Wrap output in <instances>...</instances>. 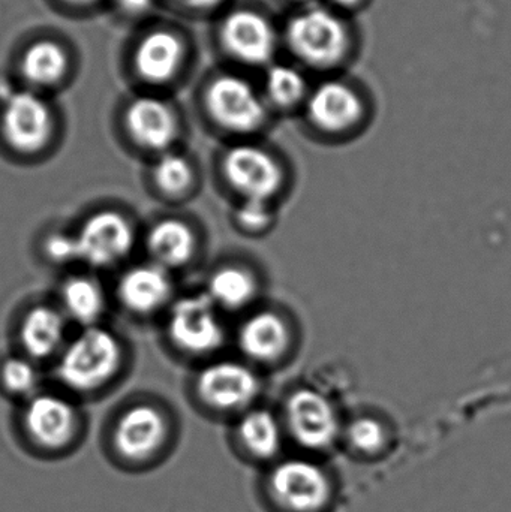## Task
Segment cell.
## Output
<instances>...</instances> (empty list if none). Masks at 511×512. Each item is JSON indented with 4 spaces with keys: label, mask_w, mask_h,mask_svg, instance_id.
I'll list each match as a JSON object with an SVG mask.
<instances>
[{
    "label": "cell",
    "mask_w": 511,
    "mask_h": 512,
    "mask_svg": "<svg viewBox=\"0 0 511 512\" xmlns=\"http://www.w3.org/2000/svg\"><path fill=\"white\" fill-rule=\"evenodd\" d=\"M204 110L210 122L233 137H251L266 126L269 105L263 93L240 75L216 77L204 93Z\"/></svg>",
    "instance_id": "cell-9"
},
{
    "label": "cell",
    "mask_w": 511,
    "mask_h": 512,
    "mask_svg": "<svg viewBox=\"0 0 511 512\" xmlns=\"http://www.w3.org/2000/svg\"><path fill=\"white\" fill-rule=\"evenodd\" d=\"M14 424L21 447L42 460L65 459L86 438L87 421L81 402L59 388H42L17 405Z\"/></svg>",
    "instance_id": "cell-3"
},
{
    "label": "cell",
    "mask_w": 511,
    "mask_h": 512,
    "mask_svg": "<svg viewBox=\"0 0 511 512\" xmlns=\"http://www.w3.org/2000/svg\"><path fill=\"white\" fill-rule=\"evenodd\" d=\"M309 92L308 81L297 66L275 62L267 66L261 93L269 108L294 110L305 105Z\"/></svg>",
    "instance_id": "cell-25"
},
{
    "label": "cell",
    "mask_w": 511,
    "mask_h": 512,
    "mask_svg": "<svg viewBox=\"0 0 511 512\" xmlns=\"http://www.w3.org/2000/svg\"><path fill=\"white\" fill-rule=\"evenodd\" d=\"M219 174L239 201L272 204L285 186L281 162L269 150L248 141L233 144L222 153Z\"/></svg>",
    "instance_id": "cell-10"
},
{
    "label": "cell",
    "mask_w": 511,
    "mask_h": 512,
    "mask_svg": "<svg viewBox=\"0 0 511 512\" xmlns=\"http://www.w3.org/2000/svg\"><path fill=\"white\" fill-rule=\"evenodd\" d=\"M68 2H72V3H90V2H93V0H68Z\"/></svg>",
    "instance_id": "cell-34"
},
{
    "label": "cell",
    "mask_w": 511,
    "mask_h": 512,
    "mask_svg": "<svg viewBox=\"0 0 511 512\" xmlns=\"http://www.w3.org/2000/svg\"><path fill=\"white\" fill-rule=\"evenodd\" d=\"M140 243L146 259L173 274L186 270L198 258L201 249L197 228L179 215L153 219L141 233Z\"/></svg>",
    "instance_id": "cell-18"
},
{
    "label": "cell",
    "mask_w": 511,
    "mask_h": 512,
    "mask_svg": "<svg viewBox=\"0 0 511 512\" xmlns=\"http://www.w3.org/2000/svg\"><path fill=\"white\" fill-rule=\"evenodd\" d=\"M365 2L366 0H332L333 5L341 9H348V11L360 8Z\"/></svg>",
    "instance_id": "cell-33"
},
{
    "label": "cell",
    "mask_w": 511,
    "mask_h": 512,
    "mask_svg": "<svg viewBox=\"0 0 511 512\" xmlns=\"http://www.w3.org/2000/svg\"><path fill=\"white\" fill-rule=\"evenodd\" d=\"M267 495L282 512H323L332 504V478L312 460L288 459L270 472Z\"/></svg>",
    "instance_id": "cell-11"
},
{
    "label": "cell",
    "mask_w": 511,
    "mask_h": 512,
    "mask_svg": "<svg viewBox=\"0 0 511 512\" xmlns=\"http://www.w3.org/2000/svg\"><path fill=\"white\" fill-rule=\"evenodd\" d=\"M176 442V415L167 403L149 396L122 403L102 435L108 460L126 472L156 468L168 459Z\"/></svg>",
    "instance_id": "cell-1"
},
{
    "label": "cell",
    "mask_w": 511,
    "mask_h": 512,
    "mask_svg": "<svg viewBox=\"0 0 511 512\" xmlns=\"http://www.w3.org/2000/svg\"><path fill=\"white\" fill-rule=\"evenodd\" d=\"M129 363L128 345L114 328L102 324L78 328L51 364L59 390L83 400L114 387Z\"/></svg>",
    "instance_id": "cell-2"
},
{
    "label": "cell",
    "mask_w": 511,
    "mask_h": 512,
    "mask_svg": "<svg viewBox=\"0 0 511 512\" xmlns=\"http://www.w3.org/2000/svg\"><path fill=\"white\" fill-rule=\"evenodd\" d=\"M185 50L182 41L167 30H156L141 39L134 62L138 74L149 83L171 80L182 65Z\"/></svg>",
    "instance_id": "cell-24"
},
{
    "label": "cell",
    "mask_w": 511,
    "mask_h": 512,
    "mask_svg": "<svg viewBox=\"0 0 511 512\" xmlns=\"http://www.w3.org/2000/svg\"><path fill=\"white\" fill-rule=\"evenodd\" d=\"M234 225L243 234H263L272 227V204L261 201H239V206L234 210Z\"/></svg>",
    "instance_id": "cell-30"
},
{
    "label": "cell",
    "mask_w": 511,
    "mask_h": 512,
    "mask_svg": "<svg viewBox=\"0 0 511 512\" xmlns=\"http://www.w3.org/2000/svg\"><path fill=\"white\" fill-rule=\"evenodd\" d=\"M293 345L287 319L275 310H257L243 319L237 330V346L246 360L261 366L278 363Z\"/></svg>",
    "instance_id": "cell-19"
},
{
    "label": "cell",
    "mask_w": 511,
    "mask_h": 512,
    "mask_svg": "<svg viewBox=\"0 0 511 512\" xmlns=\"http://www.w3.org/2000/svg\"><path fill=\"white\" fill-rule=\"evenodd\" d=\"M74 234L80 265L93 273L125 267L141 237L128 212L107 206L87 213Z\"/></svg>",
    "instance_id": "cell-6"
},
{
    "label": "cell",
    "mask_w": 511,
    "mask_h": 512,
    "mask_svg": "<svg viewBox=\"0 0 511 512\" xmlns=\"http://www.w3.org/2000/svg\"><path fill=\"white\" fill-rule=\"evenodd\" d=\"M176 297L174 274L149 259L126 264L113 286L117 306L140 321L162 318Z\"/></svg>",
    "instance_id": "cell-12"
},
{
    "label": "cell",
    "mask_w": 511,
    "mask_h": 512,
    "mask_svg": "<svg viewBox=\"0 0 511 512\" xmlns=\"http://www.w3.org/2000/svg\"><path fill=\"white\" fill-rule=\"evenodd\" d=\"M54 116L41 96L15 92L6 96L0 111V140L20 162H36L54 140Z\"/></svg>",
    "instance_id": "cell-8"
},
{
    "label": "cell",
    "mask_w": 511,
    "mask_h": 512,
    "mask_svg": "<svg viewBox=\"0 0 511 512\" xmlns=\"http://www.w3.org/2000/svg\"><path fill=\"white\" fill-rule=\"evenodd\" d=\"M222 47L242 65L260 68L272 65L279 35L269 17L255 9H236L224 18L219 30Z\"/></svg>",
    "instance_id": "cell-15"
},
{
    "label": "cell",
    "mask_w": 511,
    "mask_h": 512,
    "mask_svg": "<svg viewBox=\"0 0 511 512\" xmlns=\"http://www.w3.org/2000/svg\"><path fill=\"white\" fill-rule=\"evenodd\" d=\"M284 41L302 65L320 71L341 65L353 45L347 21L323 6H309L293 15L285 27Z\"/></svg>",
    "instance_id": "cell-5"
},
{
    "label": "cell",
    "mask_w": 511,
    "mask_h": 512,
    "mask_svg": "<svg viewBox=\"0 0 511 512\" xmlns=\"http://www.w3.org/2000/svg\"><path fill=\"white\" fill-rule=\"evenodd\" d=\"M56 303L78 328L102 324L108 310L107 289L93 271H75L59 283Z\"/></svg>",
    "instance_id": "cell-21"
},
{
    "label": "cell",
    "mask_w": 511,
    "mask_h": 512,
    "mask_svg": "<svg viewBox=\"0 0 511 512\" xmlns=\"http://www.w3.org/2000/svg\"><path fill=\"white\" fill-rule=\"evenodd\" d=\"M146 185L156 200L170 206L186 203L200 188L197 164L179 149L162 153L150 159L146 171Z\"/></svg>",
    "instance_id": "cell-20"
},
{
    "label": "cell",
    "mask_w": 511,
    "mask_h": 512,
    "mask_svg": "<svg viewBox=\"0 0 511 512\" xmlns=\"http://www.w3.org/2000/svg\"><path fill=\"white\" fill-rule=\"evenodd\" d=\"M260 378L243 361L209 360L191 378L192 402L215 417L242 415L260 394Z\"/></svg>",
    "instance_id": "cell-7"
},
{
    "label": "cell",
    "mask_w": 511,
    "mask_h": 512,
    "mask_svg": "<svg viewBox=\"0 0 511 512\" xmlns=\"http://www.w3.org/2000/svg\"><path fill=\"white\" fill-rule=\"evenodd\" d=\"M297 2H309V0H297Z\"/></svg>",
    "instance_id": "cell-35"
},
{
    "label": "cell",
    "mask_w": 511,
    "mask_h": 512,
    "mask_svg": "<svg viewBox=\"0 0 511 512\" xmlns=\"http://www.w3.org/2000/svg\"><path fill=\"white\" fill-rule=\"evenodd\" d=\"M44 388L41 366L20 352H9L0 358V394L11 402H26Z\"/></svg>",
    "instance_id": "cell-26"
},
{
    "label": "cell",
    "mask_w": 511,
    "mask_h": 512,
    "mask_svg": "<svg viewBox=\"0 0 511 512\" xmlns=\"http://www.w3.org/2000/svg\"><path fill=\"white\" fill-rule=\"evenodd\" d=\"M312 128L329 137H341L356 129L365 116V102L350 84L329 80L311 89L305 105Z\"/></svg>",
    "instance_id": "cell-17"
},
{
    "label": "cell",
    "mask_w": 511,
    "mask_h": 512,
    "mask_svg": "<svg viewBox=\"0 0 511 512\" xmlns=\"http://www.w3.org/2000/svg\"><path fill=\"white\" fill-rule=\"evenodd\" d=\"M387 432L380 421L371 417H359L348 426L347 441L362 456L380 454L387 445Z\"/></svg>",
    "instance_id": "cell-29"
},
{
    "label": "cell",
    "mask_w": 511,
    "mask_h": 512,
    "mask_svg": "<svg viewBox=\"0 0 511 512\" xmlns=\"http://www.w3.org/2000/svg\"><path fill=\"white\" fill-rule=\"evenodd\" d=\"M39 254L48 265L56 268L80 265L74 230H66V228L48 230L39 242Z\"/></svg>",
    "instance_id": "cell-28"
},
{
    "label": "cell",
    "mask_w": 511,
    "mask_h": 512,
    "mask_svg": "<svg viewBox=\"0 0 511 512\" xmlns=\"http://www.w3.org/2000/svg\"><path fill=\"white\" fill-rule=\"evenodd\" d=\"M180 5L188 6V8L198 9V11H209L221 5L224 0H176Z\"/></svg>",
    "instance_id": "cell-32"
},
{
    "label": "cell",
    "mask_w": 511,
    "mask_h": 512,
    "mask_svg": "<svg viewBox=\"0 0 511 512\" xmlns=\"http://www.w3.org/2000/svg\"><path fill=\"white\" fill-rule=\"evenodd\" d=\"M282 424L285 432L309 451L329 450L342 430L335 405L312 388H299L288 396Z\"/></svg>",
    "instance_id": "cell-13"
},
{
    "label": "cell",
    "mask_w": 511,
    "mask_h": 512,
    "mask_svg": "<svg viewBox=\"0 0 511 512\" xmlns=\"http://www.w3.org/2000/svg\"><path fill=\"white\" fill-rule=\"evenodd\" d=\"M284 424L269 409L251 408L237 417L234 438L249 459L269 462L284 444Z\"/></svg>",
    "instance_id": "cell-22"
},
{
    "label": "cell",
    "mask_w": 511,
    "mask_h": 512,
    "mask_svg": "<svg viewBox=\"0 0 511 512\" xmlns=\"http://www.w3.org/2000/svg\"><path fill=\"white\" fill-rule=\"evenodd\" d=\"M123 128L132 149L150 159L177 149L182 132L174 108L156 96L134 99L126 108Z\"/></svg>",
    "instance_id": "cell-14"
},
{
    "label": "cell",
    "mask_w": 511,
    "mask_h": 512,
    "mask_svg": "<svg viewBox=\"0 0 511 512\" xmlns=\"http://www.w3.org/2000/svg\"><path fill=\"white\" fill-rule=\"evenodd\" d=\"M69 324L65 313L54 303L36 301L24 307L15 324L17 352L42 366L53 364L68 342Z\"/></svg>",
    "instance_id": "cell-16"
},
{
    "label": "cell",
    "mask_w": 511,
    "mask_h": 512,
    "mask_svg": "<svg viewBox=\"0 0 511 512\" xmlns=\"http://www.w3.org/2000/svg\"><path fill=\"white\" fill-rule=\"evenodd\" d=\"M161 319L162 339L180 358L209 361L224 348L222 312L203 291L177 295Z\"/></svg>",
    "instance_id": "cell-4"
},
{
    "label": "cell",
    "mask_w": 511,
    "mask_h": 512,
    "mask_svg": "<svg viewBox=\"0 0 511 512\" xmlns=\"http://www.w3.org/2000/svg\"><path fill=\"white\" fill-rule=\"evenodd\" d=\"M203 292L221 312H240L257 300L260 283L251 268L227 262L213 268Z\"/></svg>",
    "instance_id": "cell-23"
},
{
    "label": "cell",
    "mask_w": 511,
    "mask_h": 512,
    "mask_svg": "<svg viewBox=\"0 0 511 512\" xmlns=\"http://www.w3.org/2000/svg\"><path fill=\"white\" fill-rule=\"evenodd\" d=\"M23 74L30 83L51 86L62 80L68 69V56L59 44L39 41L27 48L23 57Z\"/></svg>",
    "instance_id": "cell-27"
},
{
    "label": "cell",
    "mask_w": 511,
    "mask_h": 512,
    "mask_svg": "<svg viewBox=\"0 0 511 512\" xmlns=\"http://www.w3.org/2000/svg\"><path fill=\"white\" fill-rule=\"evenodd\" d=\"M152 2L153 0H117L120 8L125 9L126 12H131V14L146 12L152 6Z\"/></svg>",
    "instance_id": "cell-31"
}]
</instances>
